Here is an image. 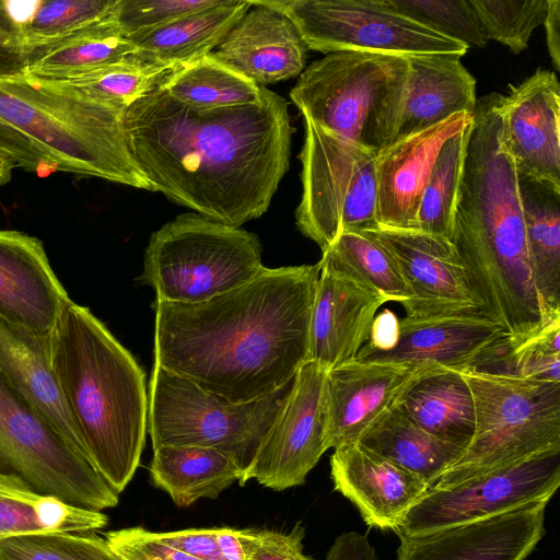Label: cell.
Here are the masks:
<instances>
[{
    "mask_svg": "<svg viewBox=\"0 0 560 560\" xmlns=\"http://www.w3.org/2000/svg\"><path fill=\"white\" fill-rule=\"evenodd\" d=\"M308 334V358L327 371L354 360L387 300L352 272L322 257Z\"/></svg>",
    "mask_w": 560,
    "mask_h": 560,
    "instance_id": "obj_18",
    "label": "cell"
},
{
    "mask_svg": "<svg viewBox=\"0 0 560 560\" xmlns=\"http://www.w3.org/2000/svg\"><path fill=\"white\" fill-rule=\"evenodd\" d=\"M432 365L351 360L327 372L326 444L357 443Z\"/></svg>",
    "mask_w": 560,
    "mask_h": 560,
    "instance_id": "obj_17",
    "label": "cell"
},
{
    "mask_svg": "<svg viewBox=\"0 0 560 560\" xmlns=\"http://www.w3.org/2000/svg\"><path fill=\"white\" fill-rule=\"evenodd\" d=\"M330 478L335 491L358 509L364 523L382 530H396L429 489L423 479L359 442L335 448Z\"/></svg>",
    "mask_w": 560,
    "mask_h": 560,
    "instance_id": "obj_22",
    "label": "cell"
},
{
    "mask_svg": "<svg viewBox=\"0 0 560 560\" xmlns=\"http://www.w3.org/2000/svg\"><path fill=\"white\" fill-rule=\"evenodd\" d=\"M254 529L218 527L217 539L223 560H249Z\"/></svg>",
    "mask_w": 560,
    "mask_h": 560,
    "instance_id": "obj_50",
    "label": "cell"
},
{
    "mask_svg": "<svg viewBox=\"0 0 560 560\" xmlns=\"http://www.w3.org/2000/svg\"><path fill=\"white\" fill-rule=\"evenodd\" d=\"M408 69L402 55L330 52L303 70L290 96L304 118L377 155L395 140Z\"/></svg>",
    "mask_w": 560,
    "mask_h": 560,
    "instance_id": "obj_6",
    "label": "cell"
},
{
    "mask_svg": "<svg viewBox=\"0 0 560 560\" xmlns=\"http://www.w3.org/2000/svg\"><path fill=\"white\" fill-rule=\"evenodd\" d=\"M219 0H119L116 20L129 37L158 28L189 13L214 5Z\"/></svg>",
    "mask_w": 560,
    "mask_h": 560,
    "instance_id": "obj_43",
    "label": "cell"
},
{
    "mask_svg": "<svg viewBox=\"0 0 560 560\" xmlns=\"http://www.w3.org/2000/svg\"><path fill=\"white\" fill-rule=\"evenodd\" d=\"M319 262L266 268L196 304L155 301L154 363L232 402L267 397L307 362Z\"/></svg>",
    "mask_w": 560,
    "mask_h": 560,
    "instance_id": "obj_2",
    "label": "cell"
},
{
    "mask_svg": "<svg viewBox=\"0 0 560 560\" xmlns=\"http://www.w3.org/2000/svg\"><path fill=\"white\" fill-rule=\"evenodd\" d=\"M152 483L179 508L200 499H215L244 470L229 455L210 447L164 445L153 450L149 466Z\"/></svg>",
    "mask_w": 560,
    "mask_h": 560,
    "instance_id": "obj_29",
    "label": "cell"
},
{
    "mask_svg": "<svg viewBox=\"0 0 560 560\" xmlns=\"http://www.w3.org/2000/svg\"><path fill=\"white\" fill-rule=\"evenodd\" d=\"M69 300L43 243L20 231L0 230V318L49 338Z\"/></svg>",
    "mask_w": 560,
    "mask_h": 560,
    "instance_id": "obj_21",
    "label": "cell"
},
{
    "mask_svg": "<svg viewBox=\"0 0 560 560\" xmlns=\"http://www.w3.org/2000/svg\"><path fill=\"white\" fill-rule=\"evenodd\" d=\"M303 538L300 523L288 533L254 529L249 560H314L304 553Z\"/></svg>",
    "mask_w": 560,
    "mask_h": 560,
    "instance_id": "obj_45",
    "label": "cell"
},
{
    "mask_svg": "<svg viewBox=\"0 0 560 560\" xmlns=\"http://www.w3.org/2000/svg\"><path fill=\"white\" fill-rule=\"evenodd\" d=\"M110 549L121 560H200L161 541L143 527H129L105 534Z\"/></svg>",
    "mask_w": 560,
    "mask_h": 560,
    "instance_id": "obj_44",
    "label": "cell"
},
{
    "mask_svg": "<svg viewBox=\"0 0 560 560\" xmlns=\"http://www.w3.org/2000/svg\"><path fill=\"white\" fill-rule=\"evenodd\" d=\"M327 370L307 361L294 376L289 400L240 481L282 491L305 482L328 450L326 444Z\"/></svg>",
    "mask_w": 560,
    "mask_h": 560,
    "instance_id": "obj_14",
    "label": "cell"
},
{
    "mask_svg": "<svg viewBox=\"0 0 560 560\" xmlns=\"http://www.w3.org/2000/svg\"><path fill=\"white\" fill-rule=\"evenodd\" d=\"M250 7V0H219L214 5L128 38L144 61L187 65L211 54Z\"/></svg>",
    "mask_w": 560,
    "mask_h": 560,
    "instance_id": "obj_28",
    "label": "cell"
},
{
    "mask_svg": "<svg viewBox=\"0 0 560 560\" xmlns=\"http://www.w3.org/2000/svg\"><path fill=\"white\" fill-rule=\"evenodd\" d=\"M125 113L26 75L0 80V125L30 145L49 173L152 191L129 151Z\"/></svg>",
    "mask_w": 560,
    "mask_h": 560,
    "instance_id": "obj_5",
    "label": "cell"
},
{
    "mask_svg": "<svg viewBox=\"0 0 560 560\" xmlns=\"http://www.w3.org/2000/svg\"><path fill=\"white\" fill-rule=\"evenodd\" d=\"M503 142L517 175L560 187V84L537 69L502 95Z\"/></svg>",
    "mask_w": 560,
    "mask_h": 560,
    "instance_id": "obj_20",
    "label": "cell"
},
{
    "mask_svg": "<svg viewBox=\"0 0 560 560\" xmlns=\"http://www.w3.org/2000/svg\"><path fill=\"white\" fill-rule=\"evenodd\" d=\"M536 289L549 314L560 313V187L517 175Z\"/></svg>",
    "mask_w": 560,
    "mask_h": 560,
    "instance_id": "obj_30",
    "label": "cell"
},
{
    "mask_svg": "<svg viewBox=\"0 0 560 560\" xmlns=\"http://www.w3.org/2000/svg\"><path fill=\"white\" fill-rule=\"evenodd\" d=\"M12 145V137L7 129L0 126V150L9 151Z\"/></svg>",
    "mask_w": 560,
    "mask_h": 560,
    "instance_id": "obj_53",
    "label": "cell"
},
{
    "mask_svg": "<svg viewBox=\"0 0 560 560\" xmlns=\"http://www.w3.org/2000/svg\"><path fill=\"white\" fill-rule=\"evenodd\" d=\"M359 443L417 475L429 488L464 451L429 434L395 407L372 425Z\"/></svg>",
    "mask_w": 560,
    "mask_h": 560,
    "instance_id": "obj_31",
    "label": "cell"
},
{
    "mask_svg": "<svg viewBox=\"0 0 560 560\" xmlns=\"http://www.w3.org/2000/svg\"><path fill=\"white\" fill-rule=\"evenodd\" d=\"M325 560H377V555L368 535L346 532L335 538Z\"/></svg>",
    "mask_w": 560,
    "mask_h": 560,
    "instance_id": "obj_48",
    "label": "cell"
},
{
    "mask_svg": "<svg viewBox=\"0 0 560 560\" xmlns=\"http://www.w3.org/2000/svg\"><path fill=\"white\" fill-rule=\"evenodd\" d=\"M547 501L443 529L400 536L397 560H525L545 534Z\"/></svg>",
    "mask_w": 560,
    "mask_h": 560,
    "instance_id": "obj_19",
    "label": "cell"
},
{
    "mask_svg": "<svg viewBox=\"0 0 560 560\" xmlns=\"http://www.w3.org/2000/svg\"><path fill=\"white\" fill-rule=\"evenodd\" d=\"M285 14L307 49L325 54L372 51L448 55L468 46L402 14L388 0H262Z\"/></svg>",
    "mask_w": 560,
    "mask_h": 560,
    "instance_id": "obj_12",
    "label": "cell"
},
{
    "mask_svg": "<svg viewBox=\"0 0 560 560\" xmlns=\"http://www.w3.org/2000/svg\"><path fill=\"white\" fill-rule=\"evenodd\" d=\"M0 477L40 497L101 512L118 503L88 457L0 370Z\"/></svg>",
    "mask_w": 560,
    "mask_h": 560,
    "instance_id": "obj_10",
    "label": "cell"
},
{
    "mask_svg": "<svg viewBox=\"0 0 560 560\" xmlns=\"http://www.w3.org/2000/svg\"><path fill=\"white\" fill-rule=\"evenodd\" d=\"M179 67L148 62L135 56L78 74L39 81L79 98L126 112L159 89Z\"/></svg>",
    "mask_w": 560,
    "mask_h": 560,
    "instance_id": "obj_33",
    "label": "cell"
},
{
    "mask_svg": "<svg viewBox=\"0 0 560 560\" xmlns=\"http://www.w3.org/2000/svg\"><path fill=\"white\" fill-rule=\"evenodd\" d=\"M362 233L394 259L409 291L399 303L405 317L430 318L483 313L453 243L417 229L377 225Z\"/></svg>",
    "mask_w": 560,
    "mask_h": 560,
    "instance_id": "obj_15",
    "label": "cell"
},
{
    "mask_svg": "<svg viewBox=\"0 0 560 560\" xmlns=\"http://www.w3.org/2000/svg\"><path fill=\"white\" fill-rule=\"evenodd\" d=\"M489 39L514 54L527 48L534 30L544 24L548 0H470Z\"/></svg>",
    "mask_w": 560,
    "mask_h": 560,
    "instance_id": "obj_40",
    "label": "cell"
},
{
    "mask_svg": "<svg viewBox=\"0 0 560 560\" xmlns=\"http://www.w3.org/2000/svg\"><path fill=\"white\" fill-rule=\"evenodd\" d=\"M250 1L213 57L259 86L301 74L307 47L293 22L262 0Z\"/></svg>",
    "mask_w": 560,
    "mask_h": 560,
    "instance_id": "obj_24",
    "label": "cell"
},
{
    "mask_svg": "<svg viewBox=\"0 0 560 560\" xmlns=\"http://www.w3.org/2000/svg\"><path fill=\"white\" fill-rule=\"evenodd\" d=\"M402 14L465 45L485 47L488 38L470 0H388Z\"/></svg>",
    "mask_w": 560,
    "mask_h": 560,
    "instance_id": "obj_41",
    "label": "cell"
},
{
    "mask_svg": "<svg viewBox=\"0 0 560 560\" xmlns=\"http://www.w3.org/2000/svg\"><path fill=\"white\" fill-rule=\"evenodd\" d=\"M51 368L81 445L118 494L145 443V376L131 353L89 308L66 303L51 336Z\"/></svg>",
    "mask_w": 560,
    "mask_h": 560,
    "instance_id": "obj_4",
    "label": "cell"
},
{
    "mask_svg": "<svg viewBox=\"0 0 560 560\" xmlns=\"http://www.w3.org/2000/svg\"><path fill=\"white\" fill-rule=\"evenodd\" d=\"M119 0H37L19 26L25 57L74 37L115 15Z\"/></svg>",
    "mask_w": 560,
    "mask_h": 560,
    "instance_id": "obj_36",
    "label": "cell"
},
{
    "mask_svg": "<svg viewBox=\"0 0 560 560\" xmlns=\"http://www.w3.org/2000/svg\"><path fill=\"white\" fill-rule=\"evenodd\" d=\"M399 339L389 351L364 347L358 360L432 365L450 369L477 368L497 361L506 349L504 326L485 313L430 318H399Z\"/></svg>",
    "mask_w": 560,
    "mask_h": 560,
    "instance_id": "obj_16",
    "label": "cell"
},
{
    "mask_svg": "<svg viewBox=\"0 0 560 560\" xmlns=\"http://www.w3.org/2000/svg\"><path fill=\"white\" fill-rule=\"evenodd\" d=\"M15 167H18L16 162L9 154L0 150V185L11 179Z\"/></svg>",
    "mask_w": 560,
    "mask_h": 560,
    "instance_id": "obj_52",
    "label": "cell"
},
{
    "mask_svg": "<svg viewBox=\"0 0 560 560\" xmlns=\"http://www.w3.org/2000/svg\"><path fill=\"white\" fill-rule=\"evenodd\" d=\"M399 331L397 315L389 310H384L373 319L369 341L363 347L372 351H389L397 345Z\"/></svg>",
    "mask_w": 560,
    "mask_h": 560,
    "instance_id": "obj_49",
    "label": "cell"
},
{
    "mask_svg": "<svg viewBox=\"0 0 560 560\" xmlns=\"http://www.w3.org/2000/svg\"><path fill=\"white\" fill-rule=\"evenodd\" d=\"M124 128L152 191L235 228L268 210L294 132L287 101L265 86L257 103L203 109L161 85L126 110Z\"/></svg>",
    "mask_w": 560,
    "mask_h": 560,
    "instance_id": "obj_1",
    "label": "cell"
},
{
    "mask_svg": "<svg viewBox=\"0 0 560 560\" xmlns=\"http://www.w3.org/2000/svg\"><path fill=\"white\" fill-rule=\"evenodd\" d=\"M560 486V451L541 454L457 483L429 488L395 533L425 534L547 501Z\"/></svg>",
    "mask_w": 560,
    "mask_h": 560,
    "instance_id": "obj_13",
    "label": "cell"
},
{
    "mask_svg": "<svg viewBox=\"0 0 560 560\" xmlns=\"http://www.w3.org/2000/svg\"><path fill=\"white\" fill-rule=\"evenodd\" d=\"M138 56L122 33L116 13L103 23L48 48L26 56V77L54 80Z\"/></svg>",
    "mask_w": 560,
    "mask_h": 560,
    "instance_id": "obj_32",
    "label": "cell"
},
{
    "mask_svg": "<svg viewBox=\"0 0 560 560\" xmlns=\"http://www.w3.org/2000/svg\"><path fill=\"white\" fill-rule=\"evenodd\" d=\"M322 257L355 275L387 302L401 303L409 299L408 288L394 259L362 232L341 233Z\"/></svg>",
    "mask_w": 560,
    "mask_h": 560,
    "instance_id": "obj_38",
    "label": "cell"
},
{
    "mask_svg": "<svg viewBox=\"0 0 560 560\" xmlns=\"http://www.w3.org/2000/svg\"><path fill=\"white\" fill-rule=\"evenodd\" d=\"M26 57L19 38V27L5 0H0V80L22 77Z\"/></svg>",
    "mask_w": 560,
    "mask_h": 560,
    "instance_id": "obj_46",
    "label": "cell"
},
{
    "mask_svg": "<svg viewBox=\"0 0 560 560\" xmlns=\"http://www.w3.org/2000/svg\"><path fill=\"white\" fill-rule=\"evenodd\" d=\"M304 120L300 153L303 190L295 223L323 253L343 232L378 225L376 154Z\"/></svg>",
    "mask_w": 560,
    "mask_h": 560,
    "instance_id": "obj_11",
    "label": "cell"
},
{
    "mask_svg": "<svg viewBox=\"0 0 560 560\" xmlns=\"http://www.w3.org/2000/svg\"><path fill=\"white\" fill-rule=\"evenodd\" d=\"M549 56L560 70V0H548L547 15L544 22Z\"/></svg>",
    "mask_w": 560,
    "mask_h": 560,
    "instance_id": "obj_51",
    "label": "cell"
},
{
    "mask_svg": "<svg viewBox=\"0 0 560 560\" xmlns=\"http://www.w3.org/2000/svg\"><path fill=\"white\" fill-rule=\"evenodd\" d=\"M0 560H121L94 534L32 533L0 540Z\"/></svg>",
    "mask_w": 560,
    "mask_h": 560,
    "instance_id": "obj_39",
    "label": "cell"
},
{
    "mask_svg": "<svg viewBox=\"0 0 560 560\" xmlns=\"http://www.w3.org/2000/svg\"><path fill=\"white\" fill-rule=\"evenodd\" d=\"M293 382L265 398L236 404L154 363L147 425L152 448L210 447L229 455L245 471L281 416Z\"/></svg>",
    "mask_w": 560,
    "mask_h": 560,
    "instance_id": "obj_9",
    "label": "cell"
},
{
    "mask_svg": "<svg viewBox=\"0 0 560 560\" xmlns=\"http://www.w3.org/2000/svg\"><path fill=\"white\" fill-rule=\"evenodd\" d=\"M162 86L179 103L203 109L254 104L264 93V86L220 62L212 54L180 66Z\"/></svg>",
    "mask_w": 560,
    "mask_h": 560,
    "instance_id": "obj_35",
    "label": "cell"
},
{
    "mask_svg": "<svg viewBox=\"0 0 560 560\" xmlns=\"http://www.w3.org/2000/svg\"><path fill=\"white\" fill-rule=\"evenodd\" d=\"M218 527L154 532L164 544L200 560H223L217 539Z\"/></svg>",
    "mask_w": 560,
    "mask_h": 560,
    "instance_id": "obj_47",
    "label": "cell"
},
{
    "mask_svg": "<svg viewBox=\"0 0 560 560\" xmlns=\"http://www.w3.org/2000/svg\"><path fill=\"white\" fill-rule=\"evenodd\" d=\"M501 104L497 93L477 101L451 242L482 312L504 326L514 345L540 330L551 315L533 277Z\"/></svg>",
    "mask_w": 560,
    "mask_h": 560,
    "instance_id": "obj_3",
    "label": "cell"
},
{
    "mask_svg": "<svg viewBox=\"0 0 560 560\" xmlns=\"http://www.w3.org/2000/svg\"><path fill=\"white\" fill-rule=\"evenodd\" d=\"M406 58L408 78L394 142L453 115L474 113L477 104L476 80L459 57L409 55Z\"/></svg>",
    "mask_w": 560,
    "mask_h": 560,
    "instance_id": "obj_25",
    "label": "cell"
},
{
    "mask_svg": "<svg viewBox=\"0 0 560 560\" xmlns=\"http://www.w3.org/2000/svg\"><path fill=\"white\" fill-rule=\"evenodd\" d=\"M472 114L453 115L428 129L395 141L376 155V215L382 226L416 229L420 199L438 154Z\"/></svg>",
    "mask_w": 560,
    "mask_h": 560,
    "instance_id": "obj_23",
    "label": "cell"
},
{
    "mask_svg": "<svg viewBox=\"0 0 560 560\" xmlns=\"http://www.w3.org/2000/svg\"><path fill=\"white\" fill-rule=\"evenodd\" d=\"M471 122L442 145L417 213V230L448 241L454 231Z\"/></svg>",
    "mask_w": 560,
    "mask_h": 560,
    "instance_id": "obj_37",
    "label": "cell"
},
{
    "mask_svg": "<svg viewBox=\"0 0 560 560\" xmlns=\"http://www.w3.org/2000/svg\"><path fill=\"white\" fill-rule=\"evenodd\" d=\"M261 244L252 232L187 212L152 233L141 281L160 302L196 304L261 273Z\"/></svg>",
    "mask_w": 560,
    "mask_h": 560,
    "instance_id": "obj_8",
    "label": "cell"
},
{
    "mask_svg": "<svg viewBox=\"0 0 560 560\" xmlns=\"http://www.w3.org/2000/svg\"><path fill=\"white\" fill-rule=\"evenodd\" d=\"M0 370L44 418L83 453L52 372L51 337L36 336L0 318Z\"/></svg>",
    "mask_w": 560,
    "mask_h": 560,
    "instance_id": "obj_27",
    "label": "cell"
},
{
    "mask_svg": "<svg viewBox=\"0 0 560 560\" xmlns=\"http://www.w3.org/2000/svg\"><path fill=\"white\" fill-rule=\"evenodd\" d=\"M395 408L429 434L463 450L474 436V399L458 369L430 368L409 385Z\"/></svg>",
    "mask_w": 560,
    "mask_h": 560,
    "instance_id": "obj_26",
    "label": "cell"
},
{
    "mask_svg": "<svg viewBox=\"0 0 560 560\" xmlns=\"http://www.w3.org/2000/svg\"><path fill=\"white\" fill-rule=\"evenodd\" d=\"M107 516L40 497L0 477V540L32 533L85 534L105 527Z\"/></svg>",
    "mask_w": 560,
    "mask_h": 560,
    "instance_id": "obj_34",
    "label": "cell"
},
{
    "mask_svg": "<svg viewBox=\"0 0 560 560\" xmlns=\"http://www.w3.org/2000/svg\"><path fill=\"white\" fill-rule=\"evenodd\" d=\"M458 370L474 399V436L431 488L560 451V382L477 368Z\"/></svg>",
    "mask_w": 560,
    "mask_h": 560,
    "instance_id": "obj_7",
    "label": "cell"
},
{
    "mask_svg": "<svg viewBox=\"0 0 560 560\" xmlns=\"http://www.w3.org/2000/svg\"><path fill=\"white\" fill-rule=\"evenodd\" d=\"M499 360L506 362L504 373L560 382V314L532 337L506 348Z\"/></svg>",
    "mask_w": 560,
    "mask_h": 560,
    "instance_id": "obj_42",
    "label": "cell"
}]
</instances>
